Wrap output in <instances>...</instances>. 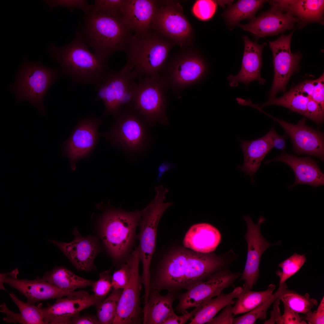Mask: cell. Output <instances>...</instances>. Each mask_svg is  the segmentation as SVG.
Returning a JSON list of instances; mask_svg holds the SVG:
<instances>
[{
	"mask_svg": "<svg viewBox=\"0 0 324 324\" xmlns=\"http://www.w3.org/2000/svg\"><path fill=\"white\" fill-rule=\"evenodd\" d=\"M130 274V266L128 259L126 262L121 265L112 275L113 289H123L128 282Z\"/></svg>",
	"mask_w": 324,
	"mask_h": 324,
	"instance_id": "cell-44",
	"label": "cell"
},
{
	"mask_svg": "<svg viewBox=\"0 0 324 324\" xmlns=\"http://www.w3.org/2000/svg\"><path fill=\"white\" fill-rule=\"evenodd\" d=\"M294 31L288 35L282 34L274 41H268L273 54L274 71L269 99L275 98L279 92L285 91L290 78L299 68L302 55L299 52L292 54L291 51Z\"/></svg>",
	"mask_w": 324,
	"mask_h": 324,
	"instance_id": "cell-14",
	"label": "cell"
},
{
	"mask_svg": "<svg viewBox=\"0 0 324 324\" xmlns=\"http://www.w3.org/2000/svg\"><path fill=\"white\" fill-rule=\"evenodd\" d=\"M240 272H234L227 269L217 272L206 280L191 287L186 292L176 296L178 302L174 310L182 314L191 308L201 305L216 296L224 289L233 286L235 282L241 276Z\"/></svg>",
	"mask_w": 324,
	"mask_h": 324,
	"instance_id": "cell-13",
	"label": "cell"
},
{
	"mask_svg": "<svg viewBox=\"0 0 324 324\" xmlns=\"http://www.w3.org/2000/svg\"><path fill=\"white\" fill-rule=\"evenodd\" d=\"M78 29L94 53L106 62L116 52L124 51L132 36L121 16L91 10Z\"/></svg>",
	"mask_w": 324,
	"mask_h": 324,
	"instance_id": "cell-4",
	"label": "cell"
},
{
	"mask_svg": "<svg viewBox=\"0 0 324 324\" xmlns=\"http://www.w3.org/2000/svg\"><path fill=\"white\" fill-rule=\"evenodd\" d=\"M284 313L276 323L278 324H307L298 313L294 311L284 304Z\"/></svg>",
	"mask_w": 324,
	"mask_h": 324,
	"instance_id": "cell-46",
	"label": "cell"
},
{
	"mask_svg": "<svg viewBox=\"0 0 324 324\" xmlns=\"http://www.w3.org/2000/svg\"><path fill=\"white\" fill-rule=\"evenodd\" d=\"M244 43V51L241 69L236 76L230 75L227 77L231 87L237 86L240 82L247 86L251 82L257 81L261 85L266 80L261 77L260 70L262 66V54L266 44H259L247 36L243 37Z\"/></svg>",
	"mask_w": 324,
	"mask_h": 324,
	"instance_id": "cell-24",
	"label": "cell"
},
{
	"mask_svg": "<svg viewBox=\"0 0 324 324\" xmlns=\"http://www.w3.org/2000/svg\"><path fill=\"white\" fill-rule=\"evenodd\" d=\"M232 307L229 305L225 307L221 313L216 317H214L208 322V324H232L234 317L232 312Z\"/></svg>",
	"mask_w": 324,
	"mask_h": 324,
	"instance_id": "cell-49",
	"label": "cell"
},
{
	"mask_svg": "<svg viewBox=\"0 0 324 324\" xmlns=\"http://www.w3.org/2000/svg\"><path fill=\"white\" fill-rule=\"evenodd\" d=\"M222 256L182 250L152 258L150 269L149 291L166 290L176 294L226 269L233 259Z\"/></svg>",
	"mask_w": 324,
	"mask_h": 324,
	"instance_id": "cell-1",
	"label": "cell"
},
{
	"mask_svg": "<svg viewBox=\"0 0 324 324\" xmlns=\"http://www.w3.org/2000/svg\"><path fill=\"white\" fill-rule=\"evenodd\" d=\"M306 261L305 254L300 255L295 253L279 264L282 270H278L276 272L279 278V284H280L296 273L301 268Z\"/></svg>",
	"mask_w": 324,
	"mask_h": 324,
	"instance_id": "cell-39",
	"label": "cell"
},
{
	"mask_svg": "<svg viewBox=\"0 0 324 324\" xmlns=\"http://www.w3.org/2000/svg\"><path fill=\"white\" fill-rule=\"evenodd\" d=\"M9 295L20 310V313H18L20 323L45 324L39 305L36 306L27 302L25 303L12 292L9 293Z\"/></svg>",
	"mask_w": 324,
	"mask_h": 324,
	"instance_id": "cell-38",
	"label": "cell"
},
{
	"mask_svg": "<svg viewBox=\"0 0 324 324\" xmlns=\"http://www.w3.org/2000/svg\"><path fill=\"white\" fill-rule=\"evenodd\" d=\"M43 278L60 290L69 292L78 288L91 287L94 282L79 276L62 266H56L45 272Z\"/></svg>",
	"mask_w": 324,
	"mask_h": 324,
	"instance_id": "cell-30",
	"label": "cell"
},
{
	"mask_svg": "<svg viewBox=\"0 0 324 324\" xmlns=\"http://www.w3.org/2000/svg\"><path fill=\"white\" fill-rule=\"evenodd\" d=\"M73 234L74 238L70 243L49 241L61 250L77 269L84 271L92 270L94 268V261L101 250L98 238L91 236H82L76 228Z\"/></svg>",
	"mask_w": 324,
	"mask_h": 324,
	"instance_id": "cell-20",
	"label": "cell"
},
{
	"mask_svg": "<svg viewBox=\"0 0 324 324\" xmlns=\"http://www.w3.org/2000/svg\"><path fill=\"white\" fill-rule=\"evenodd\" d=\"M269 116L278 123L289 135L295 153L313 156L324 160L323 134L307 125L305 118L300 120L297 124H293Z\"/></svg>",
	"mask_w": 324,
	"mask_h": 324,
	"instance_id": "cell-17",
	"label": "cell"
},
{
	"mask_svg": "<svg viewBox=\"0 0 324 324\" xmlns=\"http://www.w3.org/2000/svg\"><path fill=\"white\" fill-rule=\"evenodd\" d=\"M276 288L275 285L271 284L265 290L253 291L245 282L243 285L242 292L238 296L235 305L232 308L234 315L248 312L273 294Z\"/></svg>",
	"mask_w": 324,
	"mask_h": 324,
	"instance_id": "cell-32",
	"label": "cell"
},
{
	"mask_svg": "<svg viewBox=\"0 0 324 324\" xmlns=\"http://www.w3.org/2000/svg\"><path fill=\"white\" fill-rule=\"evenodd\" d=\"M305 314L304 319L309 324H324V297H323L316 310L314 312L310 310Z\"/></svg>",
	"mask_w": 324,
	"mask_h": 324,
	"instance_id": "cell-47",
	"label": "cell"
},
{
	"mask_svg": "<svg viewBox=\"0 0 324 324\" xmlns=\"http://www.w3.org/2000/svg\"><path fill=\"white\" fill-rule=\"evenodd\" d=\"M144 209L128 212L110 208L100 219L99 232L105 249L118 268L125 263L135 245L136 230Z\"/></svg>",
	"mask_w": 324,
	"mask_h": 324,
	"instance_id": "cell-3",
	"label": "cell"
},
{
	"mask_svg": "<svg viewBox=\"0 0 324 324\" xmlns=\"http://www.w3.org/2000/svg\"><path fill=\"white\" fill-rule=\"evenodd\" d=\"M124 0H94L90 10L121 16Z\"/></svg>",
	"mask_w": 324,
	"mask_h": 324,
	"instance_id": "cell-42",
	"label": "cell"
},
{
	"mask_svg": "<svg viewBox=\"0 0 324 324\" xmlns=\"http://www.w3.org/2000/svg\"><path fill=\"white\" fill-rule=\"evenodd\" d=\"M171 43L152 31L143 36L132 35L124 51L127 63L139 79L160 74L170 49Z\"/></svg>",
	"mask_w": 324,
	"mask_h": 324,
	"instance_id": "cell-6",
	"label": "cell"
},
{
	"mask_svg": "<svg viewBox=\"0 0 324 324\" xmlns=\"http://www.w3.org/2000/svg\"><path fill=\"white\" fill-rule=\"evenodd\" d=\"M48 4L50 9L57 6L63 7L68 8L71 12L76 9L82 10L85 14L88 13L91 9L92 5L86 0H44Z\"/></svg>",
	"mask_w": 324,
	"mask_h": 324,
	"instance_id": "cell-43",
	"label": "cell"
},
{
	"mask_svg": "<svg viewBox=\"0 0 324 324\" xmlns=\"http://www.w3.org/2000/svg\"><path fill=\"white\" fill-rule=\"evenodd\" d=\"M270 4L271 7L268 10L255 17L248 23L238 24V26L259 39L292 29L296 23H298L297 18L288 13H284L274 4Z\"/></svg>",
	"mask_w": 324,
	"mask_h": 324,
	"instance_id": "cell-21",
	"label": "cell"
},
{
	"mask_svg": "<svg viewBox=\"0 0 324 324\" xmlns=\"http://www.w3.org/2000/svg\"><path fill=\"white\" fill-rule=\"evenodd\" d=\"M315 83V80L305 81L296 86L295 88L303 94L310 98Z\"/></svg>",
	"mask_w": 324,
	"mask_h": 324,
	"instance_id": "cell-52",
	"label": "cell"
},
{
	"mask_svg": "<svg viewBox=\"0 0 324 324\" xmlns=\"http://www.w3.org/2000/svg\"><path fill=\"white\" fill-rule=\"evenodd\" d=\"M97 316L91 315L80 316L78 314L71 318L69 324H99Z\"/></svg>",
	"mask_w": 324,
	"mask_h": 324,
	"instance_id": "cell-51",
	"label": "cell"
},
{
	"mask_svg": "<svg viewBox=\"0 0 324 324\" xmlns=\"http://www.w3.org/2000/svg\"><path fill=\"white\" fill-rule=\"evenodd\" d=\"M278 297L273 303V309L271 312V316L269 319L266 321L264 324H274L276 323L281 316L279 307L280 300Z\"/></svg>",
	"mask_w": 324,
	"mask_h": 324,
	"instance_id": "cell-53",
	"label": "cell"
},
{
	"mask_svg": "<svg viewBox=\"0 0 324 324\" xmlns=\"http://www.w3.org/2000/svg\"><path fill=\"white\" fill-rule=\"evenodd\" d=\"M175 166L174 165L170 164L167 162H164L162 163L159 166L158 169V173L156 178L157 182H159L160 181L163 174L166 172L173 168Z\"/></svg>",
	"mask_w": 324,
	"mask_h": 324,
	"instance_id": "cell-54",
	"label": "cell"
},
{
	"mask_svg": "<svg viewBox=\"0 0 324 324\" xmlns=\"http://www.w3.org/2000/svg\"><path fill=\"white\" fill-rule=\"evenodd\" d=\"M102 123L93 114L79 119L69 138L63 144L64 153L74 169L79 160L89 156L95 148L101 136L98 130Z\"/></svg>",
	"mask_w": 324,
	"mask_h": 324,
	"instance_id": "cell-15",
	"label": "cell"
},
{
	"mask_svg": "<svg viewBox=\"0 0 324 324\" xmlns=\"http://www.w3.org/2000/svg\"><path fill=\"white\" fill-rule=\"evenodd\" d=\"M4 283L18 290L26 298L27 302L32 304L41 301L88 294L83 290L70 292L63 291L43 278L39 277L34 280H28L8 276L4 279Z\"/></svg>",
	"mask_w": 324,
	"mask_h": 324,
	"instance_id": "cell-22",
	"label": "cell"
},
{
	"mask_svg": "<svg viewBox=\"0 0 324 324\" xmlns=\"http://www.w3.org/2000/svg\"><path fill=\"white\" fill-rule=\"evenodd\" d=\"M155 190L154 199L143 209L138 224L139 232L137 236L142 266L141 281L146 290L149 287L150 267L155 250L158 224L165 211L172 204L171 202H164L165 195L169 191L167 188L161 185L156 187Z\"/></svg>",
	"mask_w": 324,
	"mask_h": 324,
	"instance_id": "cell-8",
	"label": "cell"
},
{
	"mask_svg": "<svg viewBox=\"0 0 324 324\" xmlns=\"http://www.w3.org/2000/svg\"><path fill=\"white\" fill-rule=\"evenodd\" d=\"M130 266L129 281L123 289L112 324H141L143 321V309L140 305L142 289L139 273L140 250L136 247L128 258Z\"/></svg>",
	"mask_w": 324,
	"mask_h": 324,
	"instance_id": "cell-12",
	"label": "cell"
},
{
	"mask_svg": "<svg viewBox=\"0 0 324 324\" xmlns=\"http://www.w3.org/2000/svg\"><path fill=\"white\" fill-rule=\"evenodd\" d=\"M221 237L219 231L212 225L201 223L192 226L184 238V247L202 253H210L216 249Z\"/></svg>",
	"mask_w": 324,
	"mask_h": 324,
	"instance_id": "cell-28",
	"label": "cell"
},
{
	"mask_svg": "<svg viewBox=\"0 0 324 324\" xmlns=\"http://www.w3.org/2000/svg\"><path fill=\"white\" fill-rule=\"evenodd\" d=\"M62 75L59 67H47L39 62H30L26 57L10 88L15 94L17 103L27 101L44 115V99L50 87Z\"/></svg>",
	"mask_w": 324,
	"mask_h": 324,
	"instance_id": "cell-7",
	"label": "cell"
},
{
	"mask_svg": "<svg viewBox=\"0 0 324 324\" xmlns=\"http://www.w3.org/2000/svg\"><path fill=\"white\" fill-rule=\"evenodd\" d=\"M104 299L89 294L58 298L45 308L40 304L45 324H69L71 318L82 310L96 305Z\"/></svg>",
	"mask_w": 324,
	"mask_h": 324,
	"instance_id": "cell-19",
	"label": "cell"
},
{
	"mask_svg": "<svg viewBox=\"0 0 324 324\" xmlns=\"http://www.w3.org/2000/svg\"><path fill=\"white\" fill-rule=\"evenodd\" d=\"M285 136H280L277 133L273 139V147L277 149L283 150L286 148Z\"/></svg>",
	"mask_w": 324,
	"mask_h": 324,
	"instance_id": "cell-55",
	"label": "cell"
},
{
	"mask_svg": "<svg viewBox=\"0 0 324 324\" xmlns=\"http://www.w3.org/2000/svg\"><path fill=\"white\" fill-rule=\"evenodd\" d=\"M161 290L150 291L148 301L143 309V324H163L174 312L173 302L176 299V293L168 291L162 296Z\"/></svg>",
	"mask_w": 324,
	"mask_h": 324,
	"instance_id": "cell-29",
	"label": "cell"
},
{
	"mask_svg": "<svg viewBox=\"0 0 324 324\" xmlns=\"http://www.w3.org/2000/svg\"><path fill=\"white\" fill-rule=\"evenodd\" d=\"M217 7L216 2L213 0H197L193 6L192 12L198 19L202 20H207L213 16L216 11Z\"/></svg>",
	"mask_w": 324,
	"mask_h": 324,
	"instance_id": "cell-41",
	"label": "cell"
},
{
	"mask_svg": "<svg viewBox=\"0 0 324 324\" xmlns=\"http://www.w3.org/2000/svg\"><path fill=\"white\" fill-rule=\"evenodd\" d=\"M268 2L282 11L296 16L299 20V28L311 22L323 23L324 0H271Z\"/></svg>",
	"mask_w": 324,
	"mask_h": 324,
	"instance_id": "cell-27",
	"label": "cell"
},
{
	"mask_svg": "<svg viewBox=\"0 0 324 324\" xmlns=\"http://www.w3.org/2000/svg\"><path fill=\"white\" fill-rule=\"evenodd\" d=\"M168 89L160 75L141 78L136 82L128 106L142 116L151 127L157 123L167 125Z\"/></svg>",
	"mask_w": 324,
	"mask_h": 324,
	"instance_id": "cell-9",
	"label": "cell"
},
{
	"mask_svg": "<svg viewBox=\"0 0 324 324\" xmlns=\"http://www.w3.org/2000/svg\"><path fill=\"white\" fill-rule=\"evenodd\" d=\"M310 98L298 91L295 87L291 88L282 97L269 99L262 104L261 109L266 106L275 105L285 107L305 116L307 105Z\"/></svg>",
	"mask_w": 324,
	"mask_h": 324,
	"instance_id": "cell-34",
	"label": "cell"
},
{
	"mask_svg": "<svg viewBox=\"0 0 324 324\" xmlns=\"http://www.w3.org/2000/svg\"><path fill=\"white\" fill-rule=\"evenodd\" d=\"M114 117L110 129L101 136L129 157H139L148 152L152 142L151 127L144 118L128 106Z\"/></svg>",
	"mask_w": 324,
	"mask_h": 324,
	"instance_id": "cell-5",
	"label": "cell"
},
{
	"mask_svg": "<svg viewBox=\"0 0 324 324\" xmlns=\"http://www.w3.org/2000/svg\"><path fill=\"white\" fill-rule=\"evenodd\" d=\"M305 116L316 123H322L324 120V106L310 98L307 104Z\"/></svg>",
	"mask_w": 324,
	"mask_h": 324,
	"instance_id": "cell-45",
	"label": "cell"
},
{
	"mask_svg": "<svg viewBox=\"0 0 324 324\" xmlns=\"http://www.w3.org/2000/svg\"><path fill=\"white\" fill-rule=\"evenodd\" d=\"M19 273V271L17 268H15L8 273H2L0 274V289L6 291L4 286V280L7 276L11 277L14 278H17V276Z\"/></svg>",
	"mask_w": 324,
	"mask_h": 324,
	"instance_id": "cell-56",
	"label": "cell"
},
{
	"mask_svg": "<svg viewBox=\"0 0 324 324\" xmlns=\"http://www.w3.org/2000/svg\"><path fill=\"white\" fill-rule=\"evenodd\" d=\"M207 71L206 64L200 55L188 53L166 63L160 75L168 89L178 93L200 82Z\"/></svg>",
	"mask_w": 324,
	"mask_h": 324,
	"instance_id": "cell-11",
	"label": "cell"
},
{
	"mask_svg": "<svg viewBox=\"0 0 324 324\" xmlns=\"http://www.w3.org/2000/svg\"><path fill=\"white\" fill-rule=\"evenodd\" d=\"M123 289H113L108 296L96 306L97 317L100 324H112Z\"/></svg>",
	"mask_w": 324,
	"mask_h": 324,
	"instance_id": "cell-37",
	"label": "cell"
},
{
	"mask_svg": "<svg viewBox=\"0 0 324 324\" xmlns=\"http://www.w3.org/2000/svg\"><path fill=\"white\" fill-rule=\"evenodd\" d=\"M273 161L283 162L288 165L293 170L295 180L289 188L298 185L306 184L316 188L324 184V175L317 163L308 157H298L283 152L279 156L265 164Z\"/></svg>",
	"mask_w": 324,
	"mask_h": 324,
	"instance_id": "cell-25",
	"label": "cell"
},
{
	"mask_svg": "<svg viewBox=\"0 0 324 324\" xmlns=\"http://www.w3.org/2000/svg\"><path fill=\"white\" fill-rule=\"evenodd\" d=\"M158 6L154 0H124L121 10L122 20L134 34L144 36L152 31Z\"/></svg>",
	"mask_w": 324,
	"mask_h": 324,
	"instance_id": "cell-23",
	"label": "cell"
},
{
	"mask_svg": "<svg viewBox=\"0 0 324 324\" xmlns=\"http://www.w3.org/2000/svg\"><path fill=\"white\" fill-rule=\"evenodd\" d=\"M242 287L235 288L232 291L226 294L221 292L214 298H212L204 302L202 306L192 318L190 324H203L207 323L221 310L229 305L235 304L234 298L242 292Z\"/></svg>",
	"mask_w": 324,
	"mask_h": 324,
	"instance_id": "cell-31",
	"label": "cell"
},
{
	"mask_svg": "<svg viewBox=\"0 0 324 324\" xmlns=\"http://www.w3.org/2000/svg\"><path fill=\"white\" fill-rule=\"evenodd\" d=\"M247 225L244 237L248 244L246 262L241 280H244L252 289L259 277V266L261 256L264 252L273 244L266 241L262 235L260 226L265 220L262 216L260 218L257 224H255L250 217H243Z\"/></svg>",
	"mask_w": 324,
	"mask_h": 324,
	"instance_id": "cell-18",
	"label": "cell"
},
{
	"mask_svg": "<svg viewBox=\"0 0 324 324\" xmlns=\"http://www.w3.org/2000/svg\"><path fill=\"white\" fill-rule=\"evenodd\" d=\"M158 6L152 21V29L159 35L182 44L189 38L192 29L178 3L170 2Z\"/></svg>",
	"mask_w": 324,
	"mask_h": 324,
	"instance_id": "cell-16",
	"label": "cell"
},
{
	"mask_svg": "<svg viewBox=\"0 0 324 324\" xmlns=\"http://www.w3.org/2000/svg\"><path fill=\"white\" fill-rule=\"evenodd\" d=\"M137 77L128 63L118 71L109 70L103 80L95 87V100H102L105 111L100 119L108 115L115 117L130 103Z\"/></svg>",
	"mask_w": 324,
	"mask_h": 324,
	"instance_id": "cell-10",
	"label": "cell"
},
{
	"mask_svg": "<svg viewBox=\"0 0 324 324\" xmlns=\"http://www.w3.org/2000/svg\"><path fill=\"white\" fill-rule=\"evenodd\" d=\"M277 133L273 127L266 134L258 139L251 141L239 139L244 159L243 165L239 166L238 168L249 175L253 183L254 182L253 176L262 161L274 148L273 139Z\"/></svg>",
	"mask_w": 324,
	"mask_h": 324,
	"instance_id": "cell-26",
	"label": "cell"
},
{
	"mask_svg": "<svg viewBox=\"0 0 324 324\" xmlns=\"http://www.w3.org/2000/svg\"><path fill=\"white\" fill-rule=\"evenodd\" d=\"M310 98L324 106V76L315 80L314 90Z\"/></svg>",
	"mask_w": 324,
	"mask_h": 324,
	"instance_id": "cell-50",
	"label": "cell"
},
{
	"mask_svg": "<svg viewBox=\"0 0 324 324\" xmlns=\"http://www.w3.org/2000/svg\"><path fill=\"white\" fill-rule=\"evenodd\" d=\"M112 278L110 270L99 274L98 279L94 281L91 286L95 296L104 299L108 296L113 289Z\"/></svg>",
	"mask_w": 324,
	"mask_h": 324,
	"instance_id": "cell-40",
	"label": "cell"
},
{
	"mask_svg": "<svg viewBox=\"0 0 324 324\" xmlns=\"http://www.w3.org/2000/svg\"><path fill=\"white\" fill-rule=\"evenodd\" d=\"M266 1L265 0H241L229 5L222 14L226 23L230 27L238 25L243 20H250L255 17L256 12Z\"/></svg>",
	"mask_w": 324,
	"mask_h": 324,
	"instance_id": "cell-33",
	"label": "cell"
},
{
	"mask_svg": "<svg viewBox=\"0 0 324 324\" xmlns=\"http://www.w3.org/2000/svg\"><path fill=\"white\" fill-rule=\"evenodd\" d=\"M203 303L196 308L190 312H187L178 316L174 313L168 317L163 324H183L194 317L202 306Z\"/></svg>",
	"mask_w": 324,
	"mask_h": 324,
	"instance_id": "cell-48",
	"label": "cell"
},
{
	"mask_svg": "<svg viewBox=\"0 0 324 324\" xmlns=\"http://www.w3.org/2000/svg\"><path fill=\"white\" fill-rule=\"evenodd\" d=\"M76 32L75 38L69 44L61 47L52 44L49 52L54 61L59 64L63 75L74 83L95 87L109 71L107 62L90 51L78 29Z\"/></svg>",
	"mask_w": 324,
	"mask_h": 324,
	"instance_id": "cell-2",
	"label": "cell"
},
{
	"mask_svg": "<svg viewBox=\"0 0 324 324\" xmlns=\"http://www.w3.org/2000/svg\"><path fill=\"white\" fill-rule=\"evenodd\" d=\"M278 298L284 304L298 313L305 314L318 304L317 301L311 298L309 293L301 295L287 289Z\"/></svg>",
	"mask_w": 324,
	"mask_h": 324,
	"instance_id": "cell-36",
	"label": "cell"
},
{
	"mask_svg": "<svg viewBox=\"0 0 324 324\" xmlns=\"http://www.w3.org/2000/svg\"><path fill=\"white\" fill-rule=\"evenodd\" d=\"M287 288L285 282L279 284L277 290L256 307L244 315L234 318L233 324H253L257 319L265 320L267 312L275 300Z\"/></svg>",
	"mask_w": 324,
	"mask_h": 324,
	"instance_id": "cell-35",
	"label": "cell"
}]
</instances>
